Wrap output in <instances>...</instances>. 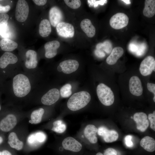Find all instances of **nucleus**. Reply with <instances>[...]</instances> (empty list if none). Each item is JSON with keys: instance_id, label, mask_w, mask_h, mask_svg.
Instances as JSON below:
<instances>
[{"instance_id": "f704fd0d", "label": "nucleus", "mask_w": 155, "mask_h": 155, "mask_svg": "<svg viewBox=\"0 0 155 155\" xmlns=\"http://www.w3.org/2000/svg\"><path fill=\"white\" fill-rule=\"evenodd\" d=\"M148 119L150 122V127L154 131H155V111L153 113H150L148 115Z\"/></svg>"}, {"instance_id": "6ab92c4d", "label": "nucleus", "mask_w": 155, "mask_h": 155, "mask_svg": "<svg viewBox=\"0 0 155 155\" xmlns=\"http://www.w3.org/2000/svg\"><path fill=\"white\" fill-rule=\"evenodd\" d=\"M49 22L53 27H56L61 22L63 15L60 9L56 6H53L50 9L49 12Z\"/></svg>"}, {"instance_id": "8fccbe9b", "label": "nucleus", "mask_w": 155, "mask_h": 155, "mask_svg": "<svg viewBox=\"0 0 155 155\" xmlns=\"http://www.w3.org/2000/svg\"><path fill=\"white\" fill-rule=\"evenodd\" d=\"M153 100L154 102H155V96H154L153 98Z\"/></svg>"}, {"instance_id": "0eeeda50", "label": "nucleus", "mask_w": 155, "mask_h": 155, "mask_svg": "<svg viewBox=\"0 0 155 155\" xmlns=\"http://www.w3.org/2000/svg\"><path fill=\"white\" fill-rule=\"evenodd\" d=\"M96 93L98 98L104 105L109 106L113 104L114 96L111 88L103 83L99 84L96 88Z\"/></svg>"}, {"instance_id": "c85d7f7f", "label": "nucleus", "mask_w": 155, "mask_h": 155, "mask_svg": "<svg viewBox=\"0 0 155 155\" xmlns=\"http://www.w3.org/2000/svg\"><path fill=\"white\" fill-rule=\"evenodd\" d=\"M53 126L52 130L58 133H62L66 130V124L61 120H59L54 121L53 123Z\"/></svg>"}, {"instance_id": "f03ea898", "label": "nucleus", "mask_w": 155, "mask_h": 155, "mask_svg": "<svg viewBox=\"0 0 155 155\" xmlns=\"http://www.w3.org/2000/svg\"><path fill=\"white\" fill-rule=\"evenodd\" d=\"M60 96L59 91L56 88L50 89L44 93L34 88L25 102L35 104L40 102L44 105L50 106L56 103Z\"/></svg>"}, {"instance_id": "a211bd4d", "label": "nucleus", "mask_w": 155, "mask_h": 155, "mask_svg": "<svg viewBox=\"0 0 155 155\" xmlns=\"http://www.w3.org/2000/svg\"><path fill=\"white\" fill-rule=\"evenodd\" d=\"M59 65L62 69V71L64 73L69 74L75 71L78 68L79 64L76 60L68 59L60 63Z\"/></svg>"}, {"instance_id": "f3484780", "label": "nucleus", "mask_w": 155, "mask_h": 155, "mask_svg": "<svg viewBox=\"0 0 155 155\" xmlns=\"http://www.w3.org/2000/svg\"><path fill=\"white\" fill-rule=\"evenodd\" d=\"M60 46V42L56 40L46 43L44 45L45 57L48 59L52 58L55 57L57 54V50Z\"/></svg>"}, {"instance_id": "de8ad7c7", "label": "nucleus", "mask_w": 155, "mask_h": 155, "mask_svg": "<svg viewBox=\"0 0 155 155\" xmlns=\"http://www.w3.org/2000/svg\"><path fill=\"white\" fill-rule=\"evenodd\" d=\"M96 155H103V154L100 152H98L96 154Z\"/></svg>"}, {"instance_id": "dca6fc26", "label": "nucleus", "mask_w": 155, "mask_h": 155, "mask_svg": "<svg viewBox=\"0 0 155 155\" xmlns=\"http://www.w3.org/2000/svg\"><path fill=\"white\" fill-rule=\"evenodd\" d=\"M62 145L65 149L75 152L80 151L82 148L80 142L71 137L65 138L62 142Z\"/></svg>"}, {"instance_id": "3c124183", "label": "nucleus", "mask_w": 155, "mask_h": 155, "mask_svg": "<svg viewBox=\"0 0 155 155\" xmlns=\"http://www.w3.org/2000/svg\"><path fill=\"white\" fill-rule=\"evenodd\" d=\"M131 118H133V117H131Z\"/></svg>"}, {"instance_id": "58836bf2", "label": "nucleus", "mask_w": 155, "mask_h": 155, "mask_svg": "<svg viewBox=\"0 0 155 155\" xmlns=\"http://www.w3.org/2000/svg\"><path fill=\"white\" fill-rule=\"evenodd\" d=\"M147 87L148 90L153 93L154 96H155V84L152 83H148Z\"/></svg>"}, {"instance_id": "ddd939ff", "label": "nucleus", "mask_w": 155, "mask_h": 155, "mask_svg": "<svg viewBox=\"0 0 155 155\" xmlns=\"http://www.w3.org/2000/svg\"><path fill=\"white\" fill-rule=\"evenodd\" d=\"M98 134L103 138L107 143H111L117 140L119 137L117 132L115 130H109L104 126L100 127L98 129Z\"/></svg>"}, {"instance_id": "6e6552de", "label": "nucleus", "mask_w": 155, "mask_h": 155, "mask_svg": "<svg viewBox=\"0 0 155 155\" xmlns=\"http://www.w3.org/2000/svg\"><path fill=\"white\" fill-rule=\"evenodd\" d=\"M29 12V7L26 1L24 0H18L15 12L16 20L20 22L25 21L27 19Z\"/></svg>"}, {"instance_id": "20e7f679", "label": "nucleus", "mask_w": 155, "mask_h": 155, "mask_svg": "<svg viewBox=\"0 0 155 155\" xmlns=\"http://www.w3.org/2000/svg\"><path fill=\"white\" fill-rule=\"evenodd\" d=\"M23 114L19 107L13 105L0 118V131L7 133L12 130L17 123L18 116Z\"/></svg>"}, {"instance_id": "7ed1b4c3", "label": "nucleus", "mask_w": 155, "mask_h": 155, "mask_svg": "<svg viewBox=\"0 0 155 155\" xmlns=\"http://www.w3.org/2000/svg\"><path fill=\"white\" fill-rule=\"evenodd\" d=\"M17 56L11 52H5L0 57V69L6 77L11 78L15 74L23 70L18 65Z\"/></svg>"}, {"instance_id": "2f4dec72", "label": "nucleus", "mask_w": 155, "mask_h": 155, "mask_svg": "<svg viewBox=\"0 0 155 155\" xmlns=\"http://www.w3.org/2000/svg\"><path fill=\"white\" fill-rule=\"evenodd\" d=\"M105 45H97L96 48L100 49L102 46H104L103 49L107 53H109L112 51V46L111 43L108 42H105L104 43Z\"/></svg>"}, {"instance_id": "ea45409f", "label": "nucleus", "mask_w": 155, "mask_h": 155, "mask_svg": "<svg viewBox=\"0 0 155 155\" xmlns=\"http://www.w3.org/2000/svg\"><path fill=\"white\" fill-rule=\"evenodd\" d=\"M33 1L38 6L44 5L47 2L46 0H33Z\"/></svg>"}, {"instance_id": "bb28decb", "label": "nucleus", "mask_w": 155, "mask_h": 155, "mask_svg": "<svg viewBox=\"0 0 155 155\" xmlns=\"http://www.w3.org/2000/svg\"><path fill=\"white\" fill-rule=\"evenodd\" d=\"M143 13L145 16L150 18L155 14V0H146Z\"/></svg>"}, {"instance_id": "e433bc0d", "label": "nucleus", "mask_w": 155, "mask_h": 155, "mask_svg": "<svg viewBox=\"0 0 155 155\" xmlns=\"http://www.w3.org/2000/svg\"><path fill=\"white\" fill-rule=\"evenodd\" d=\"M117 152L115 150L112 148H108L104 151L103 155H117Z\"/></svg>"}, {"instance_id": "79ce46f5", "label": "nucleus", "mask_w": 155, "mask_h": 155, "mask_svg": "<svg viewBox=\"0 0 155 155\" xmlns=\"http://www.w3.org/2000/svg\"><path fill=\"white\" fill-rule=\"evenodd\" d=\"M0 155H12L11 153L9 151L4 150L2 151H0Z\"/></svg>"}, {"instance_id": "4468645a", "label": "nucleus", "mask_w": 155, "mask_h": 155, "mask_svg": "<svg viewBox=\"0 0 155 155\" xmlns=\"http://www.w3.org/2000/svg\"><path fill=\"white\" fill-rule=\"evenodd\" d=\"M129 91L133 95L139 96L143 93V87L140 79L137 76H132L129 83Z\"/></svg>"}, {"instance_id": "f8f14e48", "label": "nucleus", "mask_w": 155, "mask_h": 155, "mask_svg": "<svg viewBox=\"0 0 155 155\" xmlns=\"http://www.w3.org/2000/svg\"><path fill=\"white\" fill-rule=\"evenodd\" d=\"M46 139L45 134L42 131H38L32 133L28 137L27 142L32 147H36L45 142Z\"/></svg>"}, {"instance_id": "393cba45", "label": "nucleus", "mask_w": 155, "mask_h": 155, "mask_svg": "<svg viewBox=\"0 0 155 155\" xmlns=\"http://www.w3.org/2000/svg\"><path fill=\"white\" fill-rule=\"evenodd\" d=\"M18 44L16 42L8 38H4L0 41L1 49L6 52H10L16 49Z\"/></svg>"}, {"instance_id": "2eb2a0df", "label": "nucleus", "mask_w": 155, "mask_h": 155, "mask_svg": "<svg viewBox=\"0 0 155 155\" xmlns=\"http://www.w3.org/2000/svg\"><path fill=\"white\" fill-rule=\"evenodd\" d=\"M133 119L136 123L137 129L142 132L145 131L149 125L147 115L143 112L135 113L134 115Z\"/></svg>"}, {"instance_id": "473e14b6", "label": "nucleus", "mask_w": 155, "mask_h": 155, "mask_svg": "<svg viewBox=\"0 0 155 155\" xmlns=\"http://www.w3.org/2000/svg\"><path fill=\"white\" fill-rule=\"evenodd\" d=\"M9 16L6 13L0 14V27L7 24V21L9 19Z\"/></svg>"}, {"instance_id": "4c0bfd02", "label": "nucleus", "mask_w": 155, "mask_h": 155, "mask_svg": "<svg viewBox=\"0 0 155 155\" xmlns=\"http://www.w3.org/2000/svg\"><path fill=\"white\" fill-rule=\"evenodd\" d=\"M10 8L9 5L3 6L0 4V14L6 13L10 10Z\"/></svg>"}, {"instance_id": "9b49d317", "label": "nucleus", "mask_w": 155, "mask_h": 155, "mask_svg": "<svg viewBox=\"0 0 155 155\" xmlns=\"http://www.w3.org/2000/svg\"><path fill=\"white\" fill-rule=\"evenodd\" d=\"M57 32L61 37L67 38L73 37L75 30L71 24L63 22L59 23L56 26Z\"/></svg>"}, {"instance_id": "f257e3e1", "label": "nucleus", "mask_w": 155, "mask_h": 155, "mask_svg": "<svg viewBox=\"0 0 155 155\" xmlns=\"http://www.w3.org/2000/svg\"><path fill=\"white\" fill-rule=\"evenodd\" d=\"M10 79L7 84V94L12 105L25 101L39 82L23 70L15 74Z\"/></svg>"}, {"instance_id": "a878e982", "label": "nucleus", "mask_w": 155, "mask_h": 155, "mask_svg": "<svg viewBox=\"0 0 155 155\" xmlns=\"http://www.w3.org/2000/svg\"><path fill=\"white\" fill-rule=\"evenodd\" d=\"M140 145L146 151L150 152L155 150V140L152 137L146 136L141 140Z\"/></svg>"}, {"instance_id": "423d86ee", "label": "nucleus", "mask_w": 155, "mask_h": 155, "mask_svg": "<svg viewBox=\"0 0 155 155\" xmlns=\"http://www.w3.org/2000/svg\"><path fill=\"white\" fill-rule=\"evenodd\" d=\"M90 94L86 91H81L73 94L69 99L67 106L70 110L75 111L86 106L90 102Z\"/></svg>"}, {"instance_id": "b1692460", "label": "nucleus", "mask_w": 155, "mask_h": 155, "mask_svg": "<svg viewBox=\"0 0 155 155\" xmlns=\"http://www.w3.org/2000/svg\"><path fill=\"white\" fill-rule=\"evenodd\" d=\"M44 113L45 110L42 107L33 109L30 113V122L31 124H35L40 123L41 121Z\"/></svg>"}, {"instance_id": "72a5a7b5", "label": "nucleus", "mask_w": 155, "mask_h": 155, "mask_svg": "<svg viewBox=\"0 0 155 155\" xmlns=\"http://www.w3.org/2000/svg\"><path fill=\"white\" fill-rule=\"evenodd\" d=\"M0 34L3 37H7L9 35V29L7 24L0 27Z\"/></svg>"}, {"instance_id": "412c9836", "label": "nucleus", "mask_w": 155, "mask_h": 155, "mask_svg": "<svg viewBox=\"0 0 155 155\" xmlns=\"http://www.w3.org/2000/svg\"><path fill=\"white\" fill-rule=\"evenodd\" d=\"M80 26L82 30L88 37L92 38L95 35L96 29L90 20H83L81 22Z\"/></svg>"}, {"instance_id": "5701e85b", "label": "nucleus", "mask_w": 155, "mask_h": 155, "mask_svg": "<svg viewBox=\"0 0 155 155\" xmlns=\"http://www.w3.org/2000/svg\"><path fill=\"white\" fill-rule=\"evenodd\" d=\"M98 131V129L94 125H88L85 127L84 131L85 137L92 143H96L98 139L96 136V133Z\"/></svg>"}, {"instance_id": "603ef678", "label": "nucleus", "mask_w": 155, "mask_h": 155, "mask_svg": "<svg viewBox=\"0 0 155 155\" xmlns=\"http://www.w3.org/2000/svg\"><path fill=\"white\" fill-rule=\"evenodd\" d=\"M0 1H1V0H0Z\"/></svg>"}, {"instance_id": "1a4fd4ad", "label": "nucleus", "mask_w": 155, "mask_h": 155, "mask_svg": "<svg viewBox=\"0 0 155 155\" xmlns=\"http://www.w3.org/2000/svg\"><path fill=\"white\" fill-rule=\"evenodd\" d=\"M129 23V18L125 14L118 13L111 18L109 23L111 26L114 29H120L126 26Z\"/></svg>"}, {"instance_id": "49530a36", "label": "nucleus", "mask_w": 155, "mask_h": 155, "mask_svg": "<svg viewBox=\"0 0 155 155\" xmlns=\"http://www.w3.org/2000/svg\"><path fill=\"white\" fill-rule=\"evenodd\" d=\"M122 1H123L124 2L127 4H130L131 3V2L130 0H122Z\"/></svg>"}, {"instance_id": "9d476101", "label": "nucleus", "mask_w": 155, "mask_h": 155, "mask_svg": "<svg viewBox=\"0 0 155 155\" xmlns=\"http://www.w3.org/2000/svg\"><path fill=\"white\" fill-rule=\"evenodd\" d=\"M155 60L151 56L146 57L141 62L140 67L141 74L144 76L151 74L155 70Z\"/></svg>"}, {"instance_id": "c03bdc74", "label": "nucleus", "mask_w": 155, "mask_h": 155, "mask_svg": "<svg viewBox=\"0 0 155 155\" xmlns=\"http://www.w3.org/2000/svg\"><path fill=\"white\" fill-rule=\"evenodd\" d=\"M4 138L1 135H0V145L4 141Z\"/></svg>"}, {"instance_id": "c9c22d12", "label": "nucleus", "mask_w": 155, "mask_h": 155, "mask_svg": "<svg viewBox=\"0 0 155 155\" xmlns=\"http://www.w3.org/2000/svg\"><path fill=\"white\" fill-rule=\"evenodd\" d=\"M132 138L131 135H128L126 136L124 138L125 144L128 147H131L133 146V143L131 140Z\"/></svg>"}, {"instance_id": "7c9ffc66", "label": "nucleus", "mask_w": 155, "mask_h": 155, "mask_svg": "<svg viewBox=\"0 0 155 155\" xmlns=\"http://www.w3.org/2000/svg\"><path fill=\"white\" fill-rule=\"evenodd\" d=\"M64 1L67 6L73 9H78L81 5L80 0H64Z\"/></svg>"}, {"instance_id": "a19ab883", "label": "nucleus", "mask_w": 155, "mask_h": 155, "mask_svg": "<svg viewBox=\"0 0 155 155\" xmlns=\"http://www.w3.org/2000/svg\"><path fill=\"white\" fill-rule=\"evenodd\" d=\"M95 55L98 57L102 58L105 56V53L102 51L99 50H96L95 51Z\"/></svg>"}, {"instance_id": "c756f323", "label": "nucleus", "mask_w": 155, "mask_h": 155, "mask_svg": "<svg viewBox=\"0 0 155 155\" xmlns=\"http://www.w3.org/2000/svg\"><path fill=\"white\" fill-rule=\"evenodd\" d=\"M60 94L63 98H67L72 94L71 86L69 84H66L60 89Z\"/></svg>"}, {"instance_id": "a18cd8bd", "label": "nucleus", "mask_w": 155, "mask_h": 155, "mask_svg": "<svg viewBox=\"0 0 155 155\" xmlns=\"http://www.w3.org/2000/svg\"><path fill=\"white\" fill-rule=\"evenodd\" d=\"M57 70L59 72H61L62 71V68L59 65L57 67Z\"/></svg>"}, {"instance_id": "4be33fe9", "label": "nucleus", "mask_w": 155, "mask_h": 155, "mask_svg": "<svg viewBox=\"0 0 155 155\" xmlns=\"http://www.w3.org/2000/svg\"><path fill=\"white\" fill-rule=\"evenodd\" d=\"M124 52V50L121 47H115L112 50L110 55L107 58L106 63L110 65H113L115 64L119 59L122 56Z\"/></svg>"}, {"instance_id": "37998d69", "label": "nucleus", "mask_w": 155, "mask_h": 155, "mask_svg": "<svg viewBox=\"0 0 155 155\" xmlns=\"http://www.w3.org/2000/svg\"><path fill=\"white\" fill-rule=\"evenodd\" d=\"M136 47L135 46L132 45L130 47V49L131 51H135L136 50Z\"/></svg>"}, {"instance_id": "39448f33", "label": "nucleus", "mask_w": 155, "mask_h": 155, "mask_svg": "<svg viewBox=\"0 0 155 155\" xmlns=\"http://www.w3.org/2000/svg\"><path fill=\"white\" fill-rule=\"evenodd\" d=\"M23 68L25 73L38 80L40 81L39 70L38 68V58L36 52L32 50H29L25 54Z\"/></svg>"}, {"instance_id": "cd10ccee", "label": "nucleus", "mask_w": 155, "mask_h": 155, "mask_svg": "<svg viewBox=\"0 0 155 155\" xmlns=\"http://www.w3.org/2000/svg\"><path fill=\"white\" fill-rule=\"evenodd\" d=\"M51 28L49 21L46 19L42 20L39 25V32L40 35L42 37H46L50 34Z\"/></svg>"}, {"instance_id": "09e8293b", "label": "nucleus", "mask_w": 155, "mask_h": 155, "mask_svg": "<svg viewBox=\"0 0 155 155\" xmlns=\"http://www.w3.org/2000/svg\"><path fill=\"white\" fill-rule=\"evenodd\" d=\"M1 109H2V107H1V103L0 102V112L1 111Z\"/></svg>"}, {"instance_id": "aec40b11", "label": "nucleus", "mask_w": 155, "mask_h": 155, "mask_svg": "<svg viewBox=\"0 0 155 155\" xmlns=\"http://www.w3.org/2000/svg\"><path fill=\"white\" fill-rule=\"evenodd\" d=\"M7 143L11 148L18 150H21L24 147L23 142L19 139L16 133L13 131L9 134Z\"/></svg>"}]
</instances>
